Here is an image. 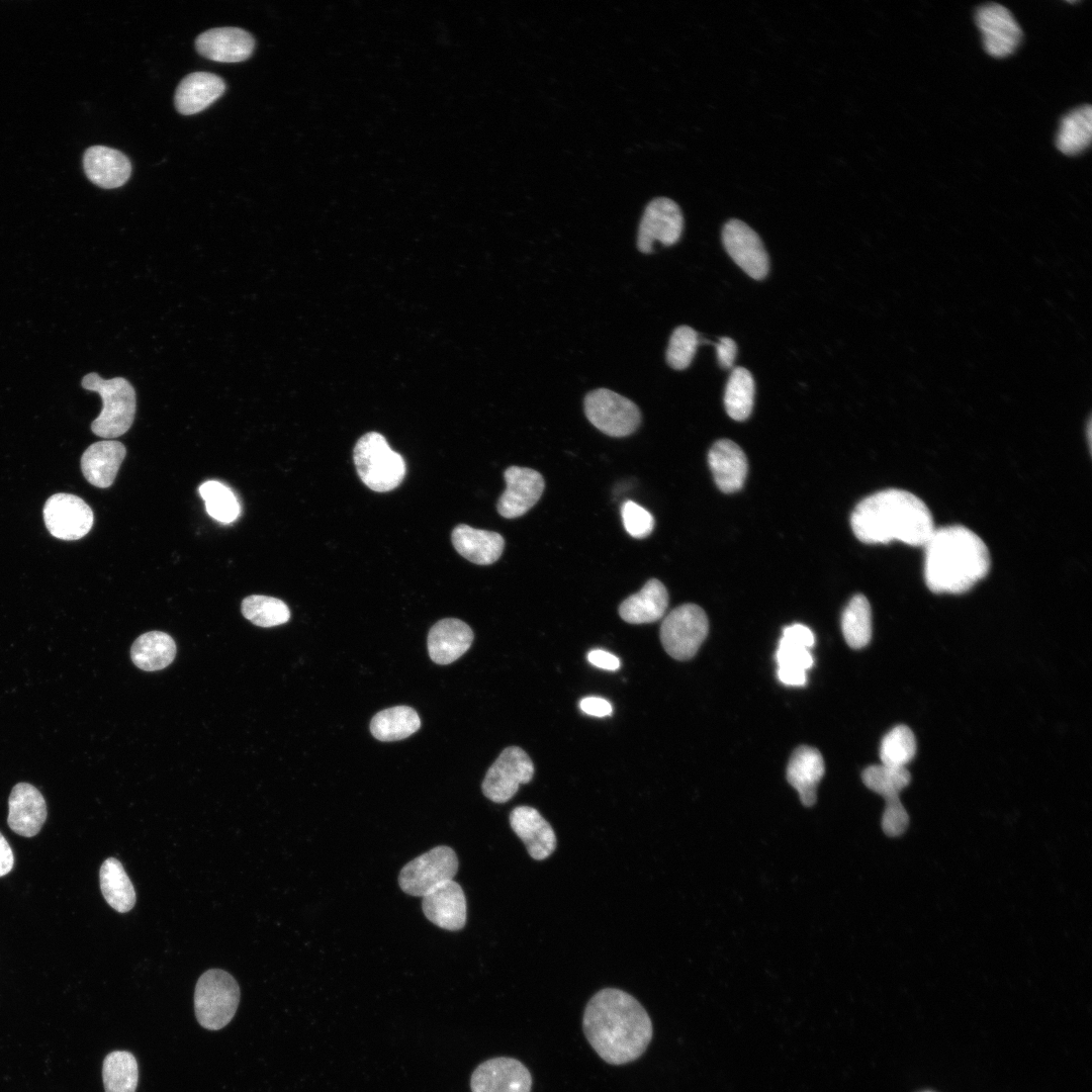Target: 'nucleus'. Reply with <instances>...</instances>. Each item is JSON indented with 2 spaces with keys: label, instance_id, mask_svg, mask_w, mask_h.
Instances as JSON below:
<instances>
[{
  "label": "nucleus",
  "instance_id": "nucleus-30",
  "mask_svg": "<svg viewBox=\"0 0 1092 1092\" xmlns=\"http://www.w3.org/2000/svg\"><path fill=\"white\" fill-rule=\"evenodd\" d=\"M100 889L108 905L120 913L135 904V891L121 862L115 857L103 861L99 871Z\"/></svg>",
  "mask_w": 1092,
  "mask_h": 1092
},
{
  "label": "nucleus",
  "instance_id": "nucleus-7",
  "mask_svg": "<svg viewBox=\"0 0 1092 1092\" xmlns=\"http://www.w3.org/2000/svg\"><path fill=\"white\" fill-rule=\"evenodd\" d=\"M709 631L704 610L695 604L674 608L662 621L660 641L669 656L676 660L691 659Z\"/></svg>",
  "mask_w": 1092,
  "mask_h": 1092
},
{
  "label": "nucleus",
  "instance_id": "nucleus-23",
  "mask_svg": "<svg viewBox=\"0 0 1092 1092\" xmlns=\"http://www.w3.org/2000/svg\"><path fill=\"white\" fill-rule=\"evenodd\" d=\"M824 772V760L818 749L801 745L792 753L787 766V780L798 792L804 806L815 804L817 787Z\"/></svg>",
  "mask_w": 1092,
  "mask_h": 1092
},
{
  "label": "nucleus",
  "instance_id": "nucleus-41",
  "mask_svg": "<svg viewBox=\"0 0 1092 1092\" xmlns=\"http://www.w3.org/2000/svg\"><path fill=\"white\" fill-rule=\"evenodd\" d=\"M621 515L625 530L633 538H645L653 531V516L635 502L626 500L622 505Z\"/></svg>",
  "mask_w": 1092,
  "mask_h": 1092
},
{
  "label": "nucleus",
  "instance_id": "nucleus-18",
  "mask_svg": "<svg viewBox=\"0 0 1092 1092\" xmlns=\"http://www.w3.org/2000/svg\"><path fill=\"white\" fill-rule=\"evenodd\" d=\"M255 40L239 27H216L200 33L195 39L197 52L211 61L237 63L253 53Z\"/></svg>",
  "mask_w": 1092,
  "mask_h": 1092
},
{
  "label": "nucleus",
  "instance_id": "nucleus-27",
  "mask_svg": "<svg viewBox=\"0 0 1092 1092\" xmlns=\"http://www.w3.org/2000/svg\"><path fill=\"white\" fill-rule=\"evenodd\" d=\"M452 543L464 558L478 565L495 562L505 547L503 536L496 532L474 529L461 524L452 532Z\"/></svg>",
  "mask_w": 1092,
  "mask_h": 1092
},
{
  "label": "nucleus",
  "instance_id": "nucleus-22",
  "mask_svg": "<svg viewBox=\"0 0 1092 1092\" xmlns=\"http://www.w3.org/2000/svg\"><path fill=\"white\" fill-rule=\"evenodd\" d=\"M472 640L473 632L463 621L455 618L440 620L428 634L429 655L438 664L452 663L469 649Z\"/></svg>",
  "mask_w": 1092,
  "mask_h": 1092
},
{
  "label": "nucleus",
  "instance_id": "nucleus-31",
  "mask_svg": "<svg viewBox=\"0 0 1092 1092\" xmlns=\"http://www.w3.org/2000/svg\"><path fill=\"white\" fill-rule=\"evenodd\" d=\"M421 727L418 713L407 706H395L378 712L371 720L370 731L380 741L404 739Z\"/></svg>",
  "mask_w": 1092,
  "mask_h": 1092
},
{
  "label": "nucleus",
  "instance_id": "nucleus-5",
  "mask_svg": "<svg viewBox=\"0 0 1092 1092\" xmlns=\"http://www.w3.org/2000/svg\"><path fill=\"white\" fill-rule=\"evenodd\" d=\"M353 458L360 479L374 491H390L404 478V459L379 433L363 435L354 447Z\"/></svg>",
  "mask_w": 1092,
  "mask_h": 1092
},
{
  "label": "nucleus",
  "instance_id": "nucleus-45",
  "mask_svg": "<svg viewBox=\"0 0 1092 1092\" xmlns=\"http://www.w3.org/2000/svg\"><path fill=\"white\" fill-rule=\"evenodd\" d=\"M715 347L719 365L724 369L731 368L737 354L736 343L731 338L722 337Z\"/></svg>",
  "mask_w": 1092,
  "mask_h": 1092
},
{
  "label": "nucleus",
  "instance_id": "nucleus-6",
  "mask_svg": "<svg viewBox=\"0 0 1092 1092\" xmlns=\"http://www.w3.org/2000/svg\"><path fill=\"white\" fill-rule=\"evenodd\" d=\"M241 997L235 978L220 969L203 973L195 986L194 1010L199 1024L209 1030L224 1027L236 1014Z\"/></svg>",
  "mask_w": 1092,
  "mask_h": 1092
},
{
  "label": "nucleus",
  "instance_id": "nucleus-38",
  "mask_svg": "<svg viewBox=\"0 0 1092 1092\" xmlns=\"http://www.w3.org/2000/svg\"><path fill=\"white\" fill-rule=\"evenodd\" d=\"M199 493L205 502L210 517L224 524L234 522L240 515L241 507L235 493L216 480H208L199 487Z\"/></svg>",
  "mask_w": 1092,
  "mask_h": 1092
},
{
  "label": "nucleus",
  "instance_id": "nucleus-42",
  "mask_svg": "<svg viewBox=\"0 0 1092 1092\" xmlns=\"http://www.w3.org/2000/svg\"><path fill=\"white\" fill-rule=\"evenodd\" d=\"M778 666H788L809 669L813 665V657L810 650L801 645L781 638L776 652Z\"/></svg>",
  "mask_w": 1092,
  "mask_h": 1092
},
{
  "label": "nucleus",
  "instance_id": "nucleus-35",
  "mask_svg": "<svg viewBox=\"0 0 1092 1092\" xmlns=\"http://www.w3.org/2000/svg\"><path fill=\"white\" fill-rule=\"evenodd\" d=\"M754 390L751 373L743 367L734 368L728 378L724 393L725 410L731 419L744 421L750 416Z\"/></svg>",
  "mask_w": 1092,
  "mask_h": 1092
},
{
  "label": "nucleus",
  "instance_id": "nucleus-4",
  "mask_svg": "<svg viewBox=\"0 0 1092 1092\" xmlns=\"http://www.w3.org/2000/svg\"><path fill=\"white\" fill-rule=\"evenodd\" d=\"M82 386L97 392L102 399V410L91 424L92 432L106 439L126 433L132 425L136 410L132 385L122 377L103 379L92 372L83 377Z\"/></svg>",
  "mask_w": 1092,
  "mask_h": 1092
},
{
  "label": "nucleus",
  "instance_id": "nucleus-16",
  "mask_svg": "<svg viewBox=\"0 0 1092 1092\" xmlns=\"http://www.w3.org/2000/svg\"><path fill=\"white\" fill-rule=\"evenodd\" d=\"M506 489L496 505L498 514L507 519L523 516L540 499L545 481L538 471L520 466L505 470Z\"/></svg>",
  "mask_w": 1092,
  "mask_h": 1092
},
{
  "label": "nucleus",
  "instance_id": "nucleus-39",
  "mask_svg": "<svg viewBox=\"0 0 1092 1092\" xmlns=\"http://www.w3.org/2000/svg\"><path fill=\"white\" fill-rule=\"evenodd\" d=\"M916 752V739L906 725L895 726L882 739L880 758L882 764L905 767Z\"/></svg>",
  "mask_w": 1092,
  "mask_h": 1092
},
{
  "label": "nucleus",
  "instance_id": "nucleus-9",
  "mask_svg": "<svg viewBox=\"0 0 1092 1092\" xmlns=\"http://www.w3.org/2000/svg\"><path fill=\"white\" fill-rule=\"evenodd\" d=\"M458 870L455 851L448 846H436L407 862L400 871L401 890L423 897L437 886L453 880Z\"/></svg>",
  "mask_w": 1092,
  "mask_h": 1092
},
{
  "label": "nucleus",
  "instance_id": "nucleus-29",
  "mask_svg": "<svg viewBox=\"0 0 1092 1092\" xmlns=\"http://www.w3.org/2000/svg\"><path fill=\"white\" fill-rule=\"evenodd\" d=\"M176 655L172 637L161 631L147 632L135 639L130 649L132 662L146 671L160 670L168 666Z\"/></svg>",
  "mask_w": 1092,
  "mask_h": 1092
},
{
  "label": "nucleus",
  "instance_id": "nucleus-36",
  "mask_svg": "<svg viewBox=\"0 0 1092 1092\" xmlns=\"http://www.w3.org/2000/svg\"><path fill=\"white\" fill-rule=\"evenodd\" d=\"M241 610L246 619L260 627L278 626L290 618V611L284 602L267 596L245 598Z\"/></svg>",
  "mask_w": 1092,
  "mask_h": 1092
},
{
  "label": "nucleus",
  "instance_id": "nucleus-37",
  "mask_svg": "<svg viewBox=\"0 0 1092 1092\" xmlns=\"http://www.w3.org/2000/svg\"><path fill=\"white\" fill-rule=\"evenodd\" d=\"M861 780L866 787L885 799L899 796L906 788L911 775L906 767L874 764L866 767L861 774Z\"/></svg>",
  "mask_w": 1092,
  "mask_h": 1092
},
{
  "label": "nucleus",
  "instance_id": "nucleus-15",
  "mask_svg": "<svg viewBox=\"0 0 1092 1092\" xmlns=\"http://www.w3.org/2000/svg\"><path fill=\"white\" fill-rule=\"evenodd\" d=\"M532 1076L519 1060L498 1057L481 1063L470 1079L472 1092H531Z\"/></svg>",
  "mask_w": 1092,
  "mask_h": 1092
},
{
  "label": "nucleus",
  "instance_id": "nucleus-2",
  "mask_svg": "<svg viewBox=\"0 0 1092 1092\" xmlns=\"http://www.w3.org/2000/svg\"><path fill=\"white\" fill-rule=\"evenodd\" d=\"M850 525L855 537L866 544L898 540L924 546L935 529L925 503L898 488L881 490L860 500L851 513Z\"/></svg>",
  "mask_w": 1092,
  "mask_h": 1092
},
{
  "label": "nucleus",
  "instance_id": "nucleus-11",
  "mask_svg": "<svg viewBox=\"0 0 1092 1092\" xmlns=\"http://www.w3.org/2000/svg\"><path fill=\"white\" fill-rule=\"evenodd\" d=\"M682 228L679 206L666 197L654 198L647 204L640 220L637 247L640 252L649 254L655 242L671 246L679 240Z\"/></svg>",
  "mask_w": 1092,
  "mask_h": 1092
},
{
  "label": "nucleus",
  "instance_id": "nucleus-13",
  "mask_svg": "<svg viewBox=\"0 0 1092 1092\" xmlns=\"http://www.w3.org/2000/svg\"><path fill=\"white\" fill-rule=\"evenodd\" d=\"M722 242L732 260L751 278L760 280L767 275L768 255L748 224L736 218L728 220L722 230Z\"/></svg>",
  "mask_w": 1092,
  "mask_h": 1092
},
{
  "label": "nucleus",
  "instance_id": "nucleus-25",
  "mask_svg": "<svg viewBox=\"0 0 1092 1092\" xmlns=\"http://www.w3.org/2000/svg\"><path fill=\"white\" fill-rule=\"evenodd\" d=\"M708 463L717 486L723 492H734L743 486L747 460L734 442L722 439L714 443L708 453Z\"/></svg>",
  "mask_w": 1092,
  "mask_h": 1092
},
{
  "label": "nucleus",
  "instance_id": "nucleus-33",
  "mask_svg": "<svg viewBox=\"0 0 1092 1092\" xmlns=\"http://www.w3.org/2000/svg\"><path fill=\"white\" fill-rule=\"evenodd\" d=\"M841 629L847 645L853 649L866 647L872 638V611L863 595L848 602L841 617Z\"/></svg>",
  "mask_w": 1092,
  "mask_h": 1092
},
{
  "label": "nucleus",
  "instance_id": "nucleus-50",
  "mask_svg": "<svg viewBox=\"0 0 1092 1092\" xmlns=\"http://www.w3.org/2000/svg\"><path fill=\"white\" fill-rule=\"evenodd\" d=\"M925 1092H930V1091H925Z\"/></svg>",
  "mask_w": 1092,
  "mask_h": 1092
},
{
  "label": "nucleus",
  "instance_id": "nucleus-43",
  "mask_svg": "<svg viewBox=\"0 0 1092 1092\" xmlns=\"http://www.w3.org/2000/svg\"><path fill=\"white\" fill-rule=\"evenodd\" d=\"M908 823L909 816L899 796L886 799L882 817L883 831L891 837L900 836L907 829Z\"/></svg>",
  "mask_w": 1092,
  "mask_h": 1092
},
{
  "label": "nucleus",
  "instance_id": "nucleus-17",
  "mask_svg": "<svg viewBox=\"0 0 1092 1092\" xmlns=\"http://www.w3.org/2000/svg\"><path fill=\"white\" fill-rule=\"evenodd\" d=\"M48 816L47 804L40 792L30 784L19 783L10 793L7 823L18 835H36Z\"/></svg>",
  "mask_w": 1092,
  "mask_h": 1092
},
{
  "label": "nucleus",
  "instance_id": "nucleus-12",
  "mask_svg": "<svg viewBox=\"0 0 1092 1092\" xmlns=\"http://www.w3.org/2000/svg\"><path fill=\"white\" fill-rule=\"evenodd\" d=\"M93 520L91 508L81 497L71 493H56L48 498L43 507L46 527L58 539H81L91 530Z\"/></svg>",
  "mask_w": 1092,
  "mask_h": 1092
},
{
  "label": "nucleus",
  "instance_id": "nucleus-47",
  "mask_svg": "<svg viewBox=\"0 0 1092 1092\" xmlns=\"http://www.w3.org/2000/svg\"><path fill=\"white\" fill-rule=\"evenodd\" d=\"M588 661L602 669L617 670L620 667L619 658L602 649H594L587 654Z\"/></svg>",
  "mask_w": 1092,
  "mask_h": 1092
},
{
  "label": "nucleus",
  "instance_id": "nucleus-34",
  "mask_svg": "<svg viewBox=\"0 0 1092 1092\" xmlns=\"http://www.w3.org/2000/svg\"><path fill=\"white\" fill-rule=\"evenodd\" d=\"M105 1092H135L139 1068L134 1056L126 1051L109 1053L102 1066Z\"/></svg>",
  "mask_w": 1092,
  "mask_h": 1092
},
{
  "label": "nucleus",
  "instance_id": "nucleus-49",
  "mask_svg": "<svg viewBox=\"0 0 1092 1092\" xmlns=\"http://www.w3.org/2000/svg\"><path fill=\"white\" fill-rule=\"evenodd\" d=\"M14 855L12 849L0 832V877L7 875L13 868Z\"/></svg>",
  "mask_w": 1092,
  "mask_h": 1092
},
{
  "label": "nucleus",
  "instance_id": "nucleus-19",
  "mask_svg": "<svg viewBox=\"0 0 1092 1092\" xmlns=\"http://www.w3.org/2000/svg\"><path fill=\"white\" fill-rule=\"evenodd\" d=\"M425 916L446 930H459L466 922V899L459 884L445 882L422 897Z\"/></svg>",
  "mask_w": 1092,
  "mask_h": 1092
},
{
  "label": "nucleus",
  "instance_id": "nucleus-40",
  "mask_svg": "<svg viewBox=\"0 0 1092 1092\" xmlns=\"http://www.w3.org/2000/svg\"><path fill=\"white\" fill-rule=\"evenodd\" d=\"M700 344L698 333L688 326H679L672 332L666 349V362L675 370L690 366Z\"/></svg>",
  "mask_w": 1092,
  "mask_h": 1092
},
{
  "label": "nucleus",
  "instance_id": "nucleus-3",
  "mask_svg": "<svg viewBox=\"0 0 1092 1092\" xmlns=\"http://www.w3.org/2000/svg\"><path fill=\"white\" fill-rule=\"evenodd\" d=\"M923 547L925 583L935 594H963L990 570L987 545L967 527L934 529Z\"/></svg>",
  "mask_w": 1092,
  "mask_h": 1092
},
{
  "label": "nucleus",
  "instance_id": "nucleus-46",
  "mask_svg": "<svg viewBox=\"0 0 1092 1092\" xmlns=\"http://www.w3.org/2000/svg\"><path fill=\"white\" fill-rule=\"evenodd\" d=\"M579 707L584 713L596 717L610 716L613 712L612 705L607 700L599 697L582 699Z\"/></svg>",
  "mask_w": 1092,
  "mask_h": 1092
},
{
  "label": "nucleus",
  "instance_id": "nucleus-28",
  "mask_svg": "<svg viewBox=\"0 0 1092 1092\" xmlns=\"http://www.w3.org/2000/svg\"><path fill=\"white\" fill-rule=\"evenodd\" d=\"M668 606V593L657 578H650L636 594L619 606V615L627 623L645 624L659 620Z\"/></svg>",
  "mask_w": 1092,
  "mask_h": 1092
},
{
  "label": "nucleus",
  "instance_id": "nucleus-21",
  "mask_svg": "<svg viewBox=\"0 0 1092 1092\" xmlns=\"http://www.w3.org/2000/svg\"><path fill=\"white\" fill-rule=\"evenodd\" d=\"M83 167L88 179L105 189L122 186L131 173L128 158L123 153L105 146L87 149L83 157Z\"/></svg>",
  "mask_w": 1092,
  "mask_h": 1092
},
{
  "label": "nucleus",
  "instance_id": "nucleus-48",
  "mask_svg": "<svg viewBox=\"0 0 1092 1092\" xmlns=\"http://www.w3.org/2000/svg\"><path fill=\"white\" fill-rule=\"evenodd\" d=\"M777 674L779 679L788 686H804L806 682V671L800 668L778 666Z\"/></svg>",
  "mask_w": 1092,
  "mask_h": 1092
},
{
  "label": "nucleus",
  "instance_id": "nucleus-24",
  "mask_svg": "<svg viewBox=\"0 0 1092 1092\" xmlns=\"http://www.w3.org/2000/svg\"><path fill=\"white\" fill-rule=\"evenodd\" d=\"M124 445L114 440H103L90 445L81 457L84 477L99 488L109 487L125 457Z\"/></svg>",
  "mask_w": 1092,
  "mask_h": 1092
},
{
  "label": "nucleus",
  "instance_id": "nucleus-10",
  "mask_svg": "<svg viewBox=\"0 0 1092 1092\" xmlns=\"http://www.w3.org/2000/svg\"><path fill=\"white\" fill-rule=\"evenodd\" d=\"M533 776L534 764L530 756L518 746L507 747L488 768L482 782V793L495 803H505Z\"/></svg>",
  "mask_w": 1092,
  "mask_h": 1092
},
{
  "label": "nucleus",
  "instance_id": "nucleus-8",
  "mask_svg": "<svg viewBox=\"0 0 1092 1092\" xmlns=\"http://www.w3.org/2000/svg\"><path fill=\"white\" fill-rule=\"evenodd\" d=\"M583 404L590 424L611 437L631 435L641 422L640 411L632 400L607 388L588 392Z\"/></svg>",
  "mask_w": 1092,
  "mask_h": 1092
},
{
  "label": "nucleus",
  "instance_id": "nucleus-1",
  "mask_svg": "<svg viewBox=\"0 0 1092 1092\" xmlns=\"http://www.w3.org/2000/svg\"><path fill=\"white\" fill-rule=\"evenodd\" d=\"M582 1027L595 1052L611 1065L637 1060L653 1034L645 1008L632 995L616 988L602 989L590 998Z\"/></svg>",
  "mask_w": 1092,
  "mask_h": 1092
},
{
  "label": "nucleus",
  "instance_id": "nucleus-14",
  "mask_svg": "<svg viewBox=\"0 0 1092 1092\" xmlns=\"http://www.w3.org/2000/svg\"><path fill=\"white\" fill-rule=\"evenodd\" d=\"M976 22L986 52L995 58L1011 55L1021 41L1022 31L1012 13L997 3L978 8Z\"/></svg>",
  "mask_w": 1092,
  "mask_h": 1092
},
{
  "label": "nucleus",
  "instance_id": "nucleus-44",
  "mask_svg": "<svg viewBox=\"0 0 1092 1092\" xmlns=\"http://www.w3.org/2000/svg\"><path fill=\"white\" fill-rule=\"evenodd\" d=\"M782 638L810 649L815 643L813 632L805 625L793 624L783 630Z\"/></svg>",
  "mask_w": 1092,
  "mask_h": 1092
},
{
  "label": "nucleus",
  "instance_id": "nucleus-20",
  "mask_svg": "<svg viewBox=\"0 0 1092 1092\" xmlns=\"http://www.w3.org/2000/svg\"><path fill=\"white\" fill-rule=\"evenodd\" d=\"M510 825L534 859H545L555 850L557 839L554 830L537 809L516 807L510 814Z\"/></svg>",
  "mask_w": 1092,
  "mask_h": 1092
},
{
  "label": "nucleus",
  "instance_id": "nucleus-32",
  "mask_svg": "<svg viewBox=\"0 0 1092 1092\" xmlns=\"http://www.w3.org/2000/svg\"><path fill=\"white\" fill-rule=\"evenodd\" d=\"M1092 138V109L1089 104L1069 112L1057 135V148L1065 155H1077L1086 150Z\"/></svg>",
  "mask_w": 1092,
  "mask_h": 1092
},
{
  "label": "nucleus",
  "instance_id": "nucleus-26",
  "mask_svg": "<svg viewBox=\"0 0 1092 1092\" xmlns=\"http://www.w3.org/2000/svg\"><path fill=\"white\" fill-rule=\"evenodd\" d=\"M225 90L224 81L215 74L194 72L181 80L175 92L176 109L185 115L202 111Z\"/></svg>",
  "mask_w": 1092,
  "mask_h": 1092
}]
</instances>
